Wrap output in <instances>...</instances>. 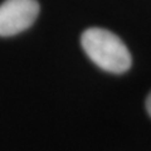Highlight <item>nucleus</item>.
<instances>
[{
  "instance_id": "f03ea898",
  "label": "nucleus",
  "mask_w": 151,
  "mask_h": 151,
  "mask_svg": "<svg viewBox=\"0 0 151 151\" xmlns=\"http://www.w3.org/2000/svg\"><path fill=\"white\" fill-rule=\"evenodd\" d=\"M38 14L37 0H5L0 4V37H12L27 30Z\"/></svg>"
},
{
  "instance_id": "f257e3e1",
  "label": "nucleus",
  "mask_w": 151,
  "mask_h": 151,
  "mask_svg": "<svg viewBox=\"0 0 151 151\" xmlns=\"http://www.w3.org/2000/svg\"><path fill=\"white\" fill-rule=\"evenodd\" d=\"M81 44L89 59L101 69L121 74L130 69L132 58L125 43L102 28H89L81 37Z\"/></svg>"
},
{
  "instance_id": "7ed1b4c3",
  "label": "nucleus",
  "mask_w": 151,
  "mask_h": 151,
  "mask_svg": "<svg viewBox=\"0 0 151 151\" xmlns=\"http://www.w3.org/2000/svg\"><path fill=\"white\" fill-rule=\"evenodd\" d=\"M146 110H147L149 115L151 116V92L147 96V98H146Z\"/></svg>"
}]
</instances>
